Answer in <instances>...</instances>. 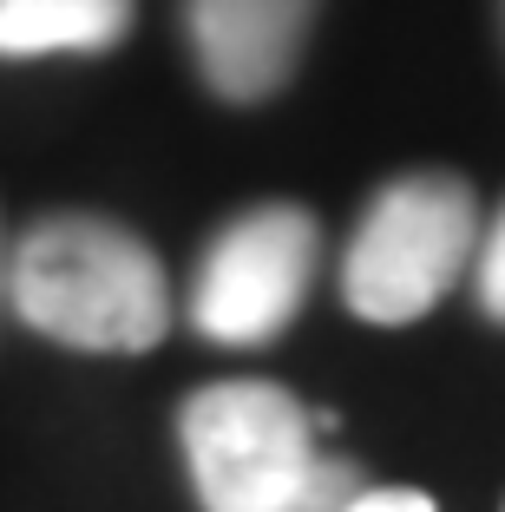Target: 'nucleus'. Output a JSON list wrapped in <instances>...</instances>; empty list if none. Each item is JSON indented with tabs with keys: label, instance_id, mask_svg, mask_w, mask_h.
I'll return each instance as SVG.
<instances>
[{
	"label": "nucleus",
	"instance_id": "10",
	"mask_svg": "<svg viewBox=\"0 0 505 512\" xmlns=\"http://www.w3.org/2000/svg\"><path fill=\"white\" fill-rule=\"evenodd\" d=\"M0 309H7V237H0Z\"/></svg>",
	"mask_w": 505,
	"mask_h": 512
},
{
	"label": "nucleus",
	"instance_id": "1",
	"mask_svg": "<svg viewBox=\"0 0 505 512\" xmlns=\"http://www.w3.org/2000/svg\"><path fill=\"white\" fill-rule=\"evenodd\" d=\"M7 309L86 355H138L171 329V283L145 237L112 217H40L7 250Z\"/></svg>",
	"mask_w": 505,
	"mask_h": 512
},
{
	"label": "nucleus",
	"instance_id": "8",
	"mask_svg": "<svg viewBox=\"0 0 505 512\" xmlns=\"http://www.w3.org/2000/svg\"><path fill=\"white\" fill-rule=\"evenodd\" d=\"M473 289H479V309H486L492 322H505V204H499V217H492L486 230H479V243H473Z\"/></svg>",
	"mask_w": 505,
	"mask_h": 512
},
{
	"label": "nucleus",
	"instance_id": "9",
	"mask_svg": "<svg viewBox=\"0 0 505 512\" xmlns=\"http://www.w3.org/2000/svg\"><path fill=\"white\" fill-rule=\"evenodd\" d=\"M348 512H433V499L414 493V486H368L361 480V493L348 499Z\"/></svg>",
	"mask_w": 505,
	"mask_h": 512
},
{
	"label": "nucleus",
	"instance_id": "5",
	"mask_svg": "<svg viewBox=\"0 0 505 512\" xmlns=\"http://www.w3.org/2000/svg\"><path fill=\"white\" fill-rule=\"evenodd\" d=\"M322 0H184L191 60L217 99L256 106L283 92Z\"/></svg>",
	"mask_w": 505,
	"mask_h": 512
},
{
	"label": "nucleus",
	"instance_id": "4",
	"mask_svg": "<svg viewBox=\"0 0 505 512\" xmlns=\"http://www.w3.org/2000/svg\"><path fill=\"white\" fill-rule=\"evenodd\" d=\"M322 230L302 204H256L210 237L191 283V322L223 348H263L309 302Z\"/></svg>",
	"mask_w": 505,
	"mask_h": 512
},
{
	"label": "nucleus",
	"instance_id": "7",
	"mask_svg": "<svg viewBox=\"0 0 505 512\" xmlns=\"http://www.w3.org/2000/svg\"><path fill=\"white\" fill-rule=\"evenodd\" d=\"M355 493H361V467L355 460H322V453H315L309 480H302L289 499H276L269 512H348Z\"/></svg>",
	"mask_w": 505,
	"mask_h": 512
},
{
	"label": "nucleus",
	"instance_id": "3",
	"mask_svg": "<svg viewBox=\"0 0 505 512\" xmlns=\"http://www.w3.org/2000/svg\"><path fill=\"white\" fill-rule=\"evenodd\" d=\"M178 440L204 512H269L315 467L309 407L276 381H210L178 407Z\"/></svg>",
	"mask_w": 505,
	"mask_h": 512
},
{
	"label": "nucleus",
	"instance_id": "2",
	"mask_svg": "<svg viewBox=\"0 0 505 512\" xmlns=\"http://www.w3.org/2000/svg\"><path fill=\"white\" fill-rule=\"evenodd\" d=\"M479 243V197L446 171H414L374 191L342 256V296L361 322H420L466 276Z\"/></svg>",
	"mask_w": 505,
	"mask_h": 512
},
{
	"label": "nucleus",
	"instance_id": "6",
	"mask_svg": "<svg viewBox=\"0 0 505 512\" xmlns=\"http://www.w3.org/2000/svg\"><path fill=\"white\" fill-rule=\"evenodd\" d=\"M138 0H0V60L105 53L132 27Z\"/></svg>",
	"mask_w": 505,
	"mask_h": 512
}]
</instances>
